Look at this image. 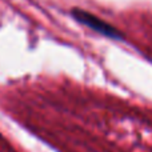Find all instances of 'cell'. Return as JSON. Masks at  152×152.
<instances>
[{
	"mask_svg": "<svg viewBox=\"0 0 152 152\" xmlns=\"http://www.w3.org/2000/svg\"><path fill=\"white\" fill-rule=\"evenodd\" d=\"M72 16L75 18L76 21L81 23L83 26L89 27V28L94 29L95 32H99V34L111 37V39H121V34L115 27H112L111 24L103 21L102 19L96 18V16L91 15L89 12H86V11H83V10H74L72 11Z\"/></svg>",
	"mask_w": 152,
	"mask_h": 152,
	"instance_id": "obj_1",
	"label": "cell"
}]
</instances>
